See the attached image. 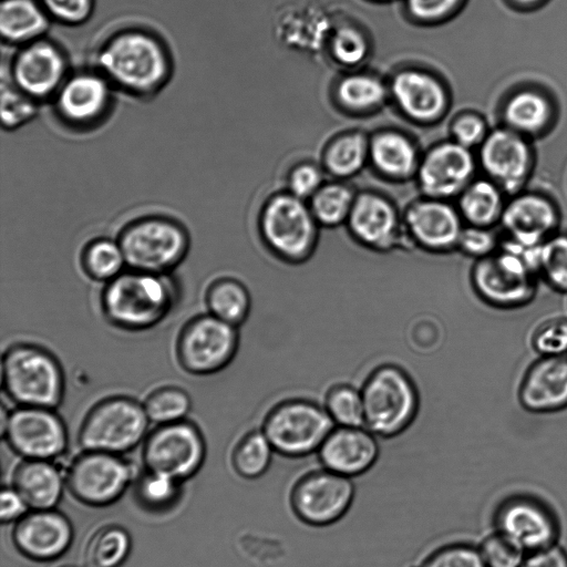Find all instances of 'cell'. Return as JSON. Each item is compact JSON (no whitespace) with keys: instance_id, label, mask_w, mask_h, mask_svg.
Returning a JSON list of instances; mask_svg holds the SVG:
<instances>
[{"instance_id":"cell-1","label":"cell","mask_w":567,"mask_h":567,"mask_svg":"<svg viewBox=\"0 0 567 567\" xmlns=\"http://www.w3.org/2000/svg\"><path fill=\"white\" fill-rule=\"evenodd\" d=\"M95 68L114 90L136 97L158 93L172 74L165 42L154 32L127 27L111 33L96 49Z\"/></svg>"},{"instance_id":"cell-2","label":"cell","mask_w":567,"mask_h":567,"mask_svg":"<svg viewBox=\"0 0 567 567\" xmlns=\"http://www.w3.org/2000/svg\"><path fill=\"white\" fill-rule=\"evenodd\" d=\"M176 297V288L167 275L128 269L105 284L100 302L111 324L142 331L167 317Z\"/></svg>"},{"instance_id":"cell-3","label":"cell","mask_w":567,"mask_h":567,"mask_svg":"<svg viewBox=\"0 0 567 567\" xmlns=\"http://www.w3.org/2000/svg\"><path fill=\"white\" fill-rule=\"evenodd\" d=\"M527 248L502 236L499 249L474 260L470 281L487 306L514 310L529 305L538 289V276L525 258Z\"/></svg>"},{"instance_id":"cell-4","label":"cell","mask_w":567,"mask_h":567,"mask_svg":"<svg viewBox=\"0 0 567 567\" xmlns=\"http://www.w3.org/2000/svg\"><path fill=\"white\" fill-rule=\"evenodd\" d=\"M2 388L17 406L55 409L64 395V375L58 359L32 343H14L2 355Z\"/></svg>"},{"instance_id":"cell-5","label":"cell","mask_w":567,"mask_h":567,"mask_svg":"<svg viewBox=\"0 0 567 567\" xmlns=\"http://www.w3.org/2000/svg\"><path fill=\"white\" fill-rule=\"evenodd\" d=\"M128 269L167 275L186 257L189 237L177 220L143 216L124 226L116 238Z\"/></svg>"},{"instance_id":"cell-6","label":"cell","mask_w":567,"mask_h":567,"mask_svg":"<svg viewBox=\"0 0 567 567\" xmlns=\"http://www.w3.org/2000/svg\"><path fill=\"white\" fill-rule=\"evenodd\" d=\"M361 394L364 426L375 436L394 437L405 431L416 416V386L409 374L396 365L384 364L373 370Z\"/></svg>"},{"instance_id":"cell-7","label":"cell","mask_w":567,"mask_h":567,"mask_svg":"<svg viewBox=\"0 0 567 567\" xmlns=\"http://www.w3.org/2000/svg\"><path fill=\"white\" fill-rule=\"evenodd\" d=\"M493 530L501 533L525 554L558 544L560 523L555 508L539 494L518 487L503 495L491 513Z\"/></svg>"},{"instance_id":"cell-8","label":"cell","mask_w":567,"mask_h":567,"mask_svg":"<svg viewBox=\"0 0 567 567\" xmlns=\"http://www.w3.org/2000/svg\"><path fill=\"white\" fill-rule=\"evenodd\" d=\"M148 424L143 404L127 396H111L90 409L78 440L83 451L121 455L146 439Z\"/></svg>"},{"instance_id":"cell-9","label":"cell","mask_w":567,"mask_h":567,"mask_svg":"<svg viewBox=\"0 0 567 567\" xmlns=\"http://www.w3.org/2000/svg\"><path fill=\"white\" fill-rule=\"evenodd\" d=\"M334 426L324 406L295 399L276 405L267 414L261 431L275 453L299 458L318 452Z\"/></svg>"},{"instance_id":"cell-10","label":"cell","mask_w":567,"mask_h":567,"mask_svg":"<svg viewBox=\"0 0 567 567\" xmlns=\"http://www.w3.org/2000/svg\"><path fill=\"white\" fill-rule=\"evenodd\" d=\"M259 231L266 247L290 264L308 260L318 240L317 220L311 209L292 194L268 200L260 214Z\"/></svg>"},{"instance_id":"cell-11","label":"cell","mask_w":567,"mask_h":567,"mask_svg":"<svg viewBox=\"0 0 567 567\" xmlns=\"http://www.w3.org/2000/svg\"><path fill=\"white\" fill-rule=\"evenodd\" d=\"M354 495L352 478L321 467L296 480L289 492V505L301 523L312 527H326L346 516Z\"/></svg>"},{"instance_id":"cell-12","label":"cell","mask_w":567,"mask_h":567,"mask_svg":"<svg viewBox=\"0 0 567 567\" xmlns=\"http://www.w3.org/2000/svg\"><path fill=\"white\" fill-rule=\"evenodd\" d=\"M237 348V327L207 312L185 323L177 338L176 355L186 372L208 375L224 369Z\"/></svg>"},{"instance_id":"cell-13","label":"cell","mask_w":567,"mask_h":567,"mask_svg":"<svg viewBox=\"0 0 567 567\" xmlns=\"http://www.w3.org/2000/svg\"><path fill=\"white\" fill-rule=\"evenodd\" d=\"M206 445L199 429L183 420L157 425L143 443L145 468L178 482L195 475L204 463Z\"/></svg>"},{"instance_id":"cell-14","label":"cell","mask_w":567,"mask_h":567,"mask_svg":"<svg viewBox=\"0 0 567 567\" xmlns=\"http://www.w3.org/2000/svg\"><path fill=\"white\" fill-rule=\"evenodd\" d=\"M2 437L24 460L53 461L68 446V430L51 408L17 406L2 412Z\"/></svg>"},{"instance_id":"cell-15","label":"cell","mask_w":567,"mask_h":567,"mask_svg":"<svg viewBox=\"0 0 567 567\" xmlns=\"http://www.w3.org/2000/svg\"><path fill=\"white\" fill-rule=\"evenodd\" d=\"M65 485L82 504L102 507L115 503L133 481L134 470L121 455L83 451L69 465Z\"/></svg>"},{"instance_id":"cell-16","label":"cell","mask_w":567,"mask_h":567,"mask_svg":"<svg viewBox=\"0 0 567 567\" xmlns=\"http://www.w3.org/2000/svg\"><path fill=\"white\" fill-rule=\"evenodd\" d=\"M476 159L485 177L512 196L527 187L536 153L530 138L499 124L480 145Z\"/></svg>"},{"instance_id":"cell-17","label":"cell","mask_w":567,"mask_h":567,"mask_svg":"<svg viewBox=\"0 0 567 567\" xmlns=\"http://www.w3.org/2000/svg\"><path fill=\"white\" fill-rule=\"evenodd\" d=\"M6 69L11 82L38 103L52 101L71 72L63 49L45 37L18 47Z\"/></svg>"},{"instance_id":"cell-18","label":"cell","mask_w":567,"mask_h":567,"mask_svg":"<svg viewBox=\"0 0 567 567\" xmlns=\"http://www.w3.org/2000/svg\"><path fill=\"white\" fill-rule=\"evenodd\" d=\"M114 87L94 66L70 72L52 99L55 115L72 128H91L106 117Z\"/></svg>"},{"instance_id":"cell-19","label":"cell","mask_w":567,"mask_h":567,"mask_svg":"<svg viewBox=\"0 0 567 567\" xmlns=\"http://www.w3.org/2000/svg\"><path fill=\"white\" fill-rule=\"evenodd\" d=\"M560 220V209L550 196L525 188L507 197L498 227L503 237L529 248L557 233Z\"/></svg>"},{"instance_id":"cell-20","label":"cell","mask_w":567,"mask_h":567,"mask_svg":"<svg viewBox=\"0 0 567 567\" xmlns=\"http://www.w3.org/2000/svg\"><path fill=\"white\" fill-rule=\"evenodd\" d=\"M12 540L24 557L51 561L69 549L73 528L69 518L53 508L32 509L17 522Z\"/></svg>"},{"instance_id":"cell-21","label":"cell","mask_w":567,"mask_h":567,"mask_svg":"<svg viewBox=\"0 0 567 567\" xmlns=\"http://www.w3.org/2000/svg\"><path fill=\"white\" fill-rule=\"evenodd\" d=\"M477 159L472 151L456 142L435 146L419 169V179L425 194L436 199L460 195L473 181Z\"/></svg>"},{"instance_id":"cell-22","label":"cell","mask_w":567,"mask_h":567,"mask_svg":"<svg viewBox=\"0 0 567 567\" xmlns=\"http://www.w3.org/2000/svg\"><path fill=\"white\" fill-rule=\"evenodd\" d=\"M405 227L413 245L445 254L457 249L464 224L458 209L435 198L412 205L405 215Z\"/></svg>"},{"instance_id":"cell-23","label":"cell","mask_w":567,"mask_h":567,"mask_svg":"<svg viewBox=\"0 0 567 567\" xmlns=\"http://www.w3.org/2000/svg\"><path fill=\"white\" fill-rule=\"evenodd\" d=\"M517 399L534 414L567 409V354L538 357L532 362L520 380Z\"/></svg>"},{"instance_id":"cell-24","label":"cell","mask_w":567,"mask_h":567,"mask_svg":"<svg viewBox=\"0 0 567 567\" xmlns=\"http://www.w3.org/2000/svg\"><path fill=\"white\" fill-rule=\"evenodd\" d=\"M498 115L504 125L532 141L554 127L558 109L550 94L538 85L522 84L505 94Z\"/></svg>"},{"instance_id":"cell-25","label":"cell","mask_w":567,"mask_h":567,"mask_svg":"<svg viewBox=\"0 0 567 567\" xmlns=\"http://www.w3.org/2000/svg\"><path fill=\"white\" fill-rule=\"evenodd\" d=\"M379 454L377 436L364 426L336 425L318 450L322 467L349 478L371 470Z\"/></svg>"},{"instance_id":"cell-26","label":"cell","mask_w":567,"mask_h":567,"mask_svg":"<svg viewBox=\"0 0 567 567\" xmlns=\"http://www.w3.org/2000/svg\"><path fill=\"white\" fill-rule=\"evenodd\" d=\"M347 224L352 237L372 250L389 251L404 245L394 208L378 195L357 197Z\"/></svg>"},{"instance_id":"cell-27","label":"cell","mask_w":567,"mask_h":567,"mask_svg":"<svg viewBox=\"0 0 567 567\" xmlns=\"http://www.w3.org/2000/svg\"><path fill=\"white\" fill-rule=\"evenodd\" d=\"M392 93L400 109L416 121L436 120L447 104L442 84L430 74L419 71L396 74L392 81Z\"/></svg>"},{"instance_id":"cell-28","label":"cell","mask_w":567,"mask_h":567,"mask_svg":"<svg viewBox=\"0 0 567 567\" xmlns=\"http://www.w3.org/2000/svg\"><path fill=\"white\" fill-rule=\"evenodd\" d=\"M65 475L52 461L24 460L12 475V487L30 509H52L60 502Z\"/></svg>"},{"instance_id":"cell-29","label":"cell","mask_w":567,"mask_h":567,"mask_svg":"<svg viewBox=\"0 0 567 567\" xmlns=\"http://www.w3.org/2000/svg\"><path fill=\"white\" fill-rule=\"evenodd\" d=\"M51 21L40 0H1L0 33L9 45L18 48L45 37Z\"/></svg>"},{"instance_id":"cell-30","label":"cell","mask_w":567,"mask_h":567,"mask_svg":"<svg viewBox=\"0 0 567 567\" xmlns=\"http://www.w3.org/2000/svg\"><path fill=\"white\" fill-rule=\"evenodd\" d=\"M507 197L487 177L473 179L460 194L458 213L466 225L495 228L499 226Z\"/></svg>"},{"instance_id":"cell-31","label":"cell","mask_w":567,"mask_h":567,"mask_svg":"<svg viewBox=\"0 0 567 567\" xmlns=\"http://www.w3.org/2000/svg\"><path fill=\"white\" fill-rule=\"evenodd\" d=\"M205 303L208 313L238 327L248 317L251 300L243 282L235 278L223 277L208 286Z\"/></svg>"},{"instance_id":"cell-32","label":"cell","mask_w":567,"mask_h":567,"mask_svg":"<svg viewBox=\"0 0 567 567\" xmlns=\"http://www.w3.org/2000/svg\"><path fill=\"white\" fill-rule=\"evenodd\" d=\"M127 530L118 525H105L89 538L84 549L86 567H121L131 551Z\"/></svg>"},{"instance_id":"cell-33","label":"cell","mask_w":567,"mask_h":567,"mask_svg":"<svg viewBox=\"0 0 567 567\" xmlns=\"http://www.w3.org/2000/svg\"><path fill=\"white\" fill-rule=\"evenodd\" d=\"M370 153L374 165L392 176H406L414 168L416 153L404 136L396 133H382L371 142Z\"/></svg>"},{"instance_id":"cell-34","label":"cell","mask_w":567,"mask_h":567,"mask_svg":"<svg viewBox=\"0 0 567 567\" xmlns=\"http://www.w3.org/2000/svg\"><path fill=\"white\" fill-rule=\"evenodd\" d=\"M81 266L89 278L105 284L127 267L121 245L117 239L111 238H95L85 245Z\"/></svg>"},{"instance_id":"cell-35","label":"cell","mask_w":567,"mask_h":567,"mask_svg":"<svg viewBox=\"0 0 567 567\" xmlns=\"http://www.w3.org/2000/svg\"><path fill=\"white\" fill-rule=\"evenodd\" d=\"M274 447L265 433L251 431L244 435L231 453V466L236 474L245 480H257L269 470Z\"/></svg>"},{"instance_id":"cell-36","label":"cell","mask_w":567,"mask_h":567,"mask_svg":"<svg viewBox=\"0 0 567 567\" xmlns=\"http://www.w3.org/2000/svg\"><path fill=\"white\" fill-rule=\"evenodd\" d=\"M536 274L553 290L567 293V233L558 230L537 248Z\"/></svg>"},{"instance_id":"cell-37","label":"cell","mask_w":567,"mask_h":567,"mask_svg":"<svg viewBox=\"0 0 567 567\" xmlns=\"http://www.w3.org/2000/svg\"><path fill=\"white\" fill-rule=\"evenodd\" d=\"M142 404L150 422L157 425L185 420L192 408L188 393L174 385L155 389Z\"/></svg>"},{"instance_id":"cell-38","label":"cell","mask_w":567,"mask_h":567,"mask_svg":"<svg viewBox=\"0 0 567 567\" xmlns=\"http://www.w3.org/2000/svg\"><path fill=\"white\" fill-rule=\"evenodd\" d=\"M353 203V195L349 188L332 184L316 192L310 209L318 224L334 227L347 221Z\"/></svg>"},{"instance_id":"cell-39","label":"cell","mask_w":567,"mask_h":567,"mask_svg":"<svg viewBox=\"0 0 567 567\" xmlns=\"http://www.w3.org/2000/svg\"><path fill=\"white\" fill-rule=\"evenodd\" d=\"M324 409L337 426H364L361 390L352 385L337 384L332 386L324 398Z\"/></svg>"},{"instance_id":"cell-40","label":"cell","mask_w":567,"mask_h":567,"mask_svg":"<svg viewBox=\"0 0 567 567\" xmlns=\"http://www.w3.org/2000/svg\"><path fill=\"white\" fill-rule=\"evenodd\" d=\"M368 153V143L360 133L348 134L338 138L328 148L326 165L337 176H349L363 165Z\"/></svg>"},{"instance_id":"cell-41","label":"cell","mask_w":567,"mask_h":567,"mask_svg":"<svg viewBox=\"0 0 567 567\" xmlns=\"http://www.w3.org/2000/svg\"><path fill=\"white\" fill-rule=\"evenodd\" d=\"M35 100L18 89L7 74L1 79V124L4 130H17L32 121L38 113Z\"/></svg>"},{"instance_id":"cell-42","label":"cell","mask_w":567,"mask_h":567,"mask_svg":"<svg viewBox=\"0 0 567 567\" xmlns=\"http://www.w3.org/2000/svg\"><path fill=\"white\" fill-rule=\"evenodd\" d=\"M339 100L349 109L369 110L380 104L385 96L383 84L367 74L344 78L338 85Z\"/></svg>"},{"instance_id":"cell-43","label":"cell","mask_w":567,"mask_h":567,"mask_svg":"<svg viewBox=\"0 0 567 567\" xmlns=\"http://www.w3.org/2000/svg\"><path fill=\"white\" fill-rule=\"evenodd\" d=\"M179 483L169 476L146 470L136 482V497L148 509H165L177 499Z\"/></svg>"},{"instance_id":"cell-44","label":"cell","mask_w":567,"mask_h":567,"mask_svg":"<svg viewBox=\"0 0 567 567\" xmlns=\"http://www.w3.org/2000/svg\"><path fill=\"white\" fill-rule=\"evenodd\" d=\"M419 567H487L478 546L464 540L451 542L432 550Z\"/></svg>"},{"instance_id":"cell-45","label":"cell","mask_w":567,"mask_h":567,"mask_svg":"<svg viewBox=\"0 0 567 567\" xmlns=\"http://www.w3.org/2000/svg\"><path fill=\"white\" fill-rule=\"evenodd\" d=\"M529 342L539 357L567 354V316L543 320L530 333Z\"/></svg>"},{"instance_id":"cell-46","label":"cell","mask_w":567,"mask_h":567,"mask_svg":"<svg viewBox=\"0 0 567 567\" xmlns=\"http://www.w3.org/2000/svg\"><path fill=\"white\" fill-rule=\"evenodd\" d=\"M478 549L487 567H519L526 554L498 532L485 535Z\"/></svg>"},{"instance_id":"cell-47","label":"cell","mask_w":567,"mask_h":567,"mask_svg":"<svg viewBox=\"0 0 567 567\" xmlns=\"http://www.w3.org/2000/svg\"><path fill=\"white\" fill-rule=\"evenodd\" d=\"M502 235L495 228L464 225L457 249L474 260L488 257L501 246Z\"/></svg>"},{"instance_id":"cell-48","label":"cell","mask_w":567,"mask_h":567,"mask_svg":"<svg viewBox=\"0 0 567 567\" xmlns=\"http://www.w3.org/2000/svg\"><path fill=\"white\" fill-rule=\"evenodd\" d=\"M40 2L52 21L76 27L90 20L96 0H40Z\"/></svg>"},{"instance_id":"cell-49","label":"cell","mask_w":567,"mask_h":567,"mask_svg":"<svg viewBox=\"0 0 567 567\" xmlns=\"http://www.w3.org/2000/svg\"><path fill=\"white\" fill-rule=\"evenodd\" d=\"M454 142L470 150L480 147L491 127L484 116L475 112L463 113L452 124Z\"/></svg>"},{"instance_id":"cell-50","label":"cell","mask_w":567,"mask_h":567,"mask_svg":"<svg viewBox=\"0 0 567 567\" xmlns=\"http://www.w3.org/2000/svg\"><path fill=\"white\" fill-rule=\"evenodd\" d=\"M334 58L347 65L361 62L367 54V42L363 35L351 27L337 31L331 43Z\"/></svg>"},{"instance_id":"cell-51","label":"cell","mask_w":567,"mask_h":567,"mask_svg":"<svg viewBox=\"0 0 567 567\" xmlns=\"http://www.w3.org/2000/svg\"><path fill=\"white\" fill-rule=\"evenodd\" d=\"M409 12L422 21L440 20L456 12L466 0H405Z\"/></svg>"},{"instance_id":"cell-52","label":"cell","mask_w":567,"mask_h":567,"mask_svg":"<svg viewBox=\"0 0 567 567\" xmlns=\"http://www.w3.org/2000/svg\"><path fill=\"white\" fill-rule=\"evenodd\" d=\"M321 175L312 165H300L290 175L289 186L293 196L302 199L313 196L319 189Z\"/></svg>"},{"instance_id":"cell-53","label":"cell","mask_w":567,"mask_h":567,"mask_svg":"<svg viewBox=\"0 0 567 567\" xmlns=\"http://www.w3.org/2000/svg\"><path fill=\"white\" fill-rule=\"evenodd\" d=\"M519 567H567V550L560 544H555L528 553Z\"/></svg>"},{"instance_id":"cell-54","label":"cell","mask_w":567,"mask_h":567,"mask_svg":"<svg viewBox=\"0 0 567 567\" xmlns=\"http://www.w3.org/2000/svg\"><path fill=\"white\" fill-rule=\"evenodd\" d=\"M29 506L13 487H3L0 497L2 523L18 522L28 513Z\"/></svg>"},{"instance_id":"cell-55","label":"cell","mask_w":567,"mask_h":567,"mask_svg":"<svg viewBox=\"0 0 567 567\" xmlns=\"http://www.w3.org/2000/svg\"><path fill=\"white\" fill-rule=\"evenodd\" d=\"M549 0H505L506 4L519 12H530L542 8Z\"/></svg>"},{"instance_id":"cell-56","label":"cell","mask_w":567,"mask_h":567,"mask_svg":"<svg viewBox=\"0 0 567 567\" xmlns=\"http://www.w3.org/2000/svg\"><path fill=\"white\" fill-rule=\"evenodd\" d=\"M61 567H78V566H73V565H65V566H61Z\"/></svg>"}]
</instances>
